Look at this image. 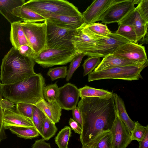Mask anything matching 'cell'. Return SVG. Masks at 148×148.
I'll use <instances>...</instances> for the list:
<instances>
[{"mask_svg":"<svg viewBox=\"0 0 148 148\" xmlns=\"http://www.w3.org/2000/svg\"><path fill=\"white\" fill-rule=\"evenodd\" d=\"M77 107L82 117L79 140L84 148L101 132L110 131L116 111L113 95L109 98H81Z\"/></svg>","mask_w":148,"mask_h":148,"instance_id":"1","label":"cell"},{"mask_svg":"<svg viewBox=\"0 0 148 148\" xmlns=\"http://www.w3.org/2000/svg\"><path fill=\"white\" fill-rule=\"evenodd\" d=\"M45 86L42 74L36 73L14 83L2 84L3 97L15 104L23 102L34 105L44 99L43 90Z\"/></svg>","mask_w":148,"mask_h":148,"instance_id":"2","label":"cell"},{"mask_svg":"<svg viewBox=\"0 0 148 148\" xmlns=\"http://www.w3.org/2000/svg\"><path fill=\"white\" fill-rule=\"evenodd\" d=\"M35 64L32 59L12 47L2 60L0 78L2 84L14 83L36 74L34 70Z\"/></svg>","mask_w":148,"mask_h":148,"instance_id":"3","label":"cell"},{"mask_svg":"<svg viewBox=\"0 0 148 148\" xmlns=\"http://www.w3.org/2000/svg\"><path fill=\"white\" fill-rule=\"evenodd\" d=\"M23 5L41 15L50 14L70 16L82 15L77 7L66 0H31L25 2Z\"/></svg>","mask_w":148,"mask_h":148,"instance_id":"4","label":"cell"},{"mask_svg":"<svg viewBox=\"0 0 148 148\" xmlns=\"http://www.w3.org/2000/svg\"><path fill=\"white\" fill-rule=\"evenodd\" d=\"M148 60L142 63L93 71L88 75L89 82L105 79H118L127 81L138 80L143 78L140 73L148 66Z\"/></svg>","mask_w":148,"mask_h":148,"instance_id":"5","label":"cell"},{"mask_svg":"<svg viewBox=\"0 0 148 148\" xmlns=\"http://www.w3.org/2000/svg\"><path fill=\"white\" fill-rule=\"evenodd\" d=\"M100 37L89 30L84 24L75 30L71 41L77 53L92 56L98 45Z\"/></svg>","mask_w":148,"mask_h":148,"instance_id":"6","label":"cell"},{"mask_svg":"<svg viewBox=\"0 0 148 148\" xmlns=\"http://www.w3.org/2000/svg\"><path fill=\"white\" fill-rule=\"evenodd\" d=\"M80 54L75 49L45 48L36 56L34 60L42 67L46 68L66 64Z\"/></svg>","mask_w":148,"mask_h":148,"instance_id":"7","label":"cell"},{"mask_svg":"<svg viewBox=\"0 0 148 148\" xmlns=\"http://www.w3.org/2000/svg\"><path fill=\"white\" fill-rule=\"evenodd\" d=\"M45 48L75 49L71 40L75 30L59 27L48 19Z\"/></svg>","mask_w":148,"mask_h":148,"instance_id":"8","label":"cell"},{"mask_svg":"<svg viewBox=\"0 0 148 148\" xmlns=\"http://www.w3.org/2000/svg\"><path fill=\"white\" fill-rule=\"evenodd\" d=\"M21 25L30 47L38 55L46 47V20L43 23L23 22Z\"/></svg>","mask_w":148,"mask_h":148,"instance_id":"9","label":"cell"},{"mask_svg":"<svg viewBox=\"0 0 148 148\" xmlns=\"http://www.w3.org/2000/svg\"><path fill=\"white\" fill-rule=\"evenodd\" d=\"M139 0H120L112 5L99 18L105 24L118 23L126 16L135 7Z\"/></svg>","mask_w":148,"mask_h":148,"instance_id":"10","label":"cell"},{"mask_svg":"<svg viewBox=\"0 0 148 148\" xmlns=\"http://www.w3.org/2000/svg\"><path fill=\"white\" fill-rule=\"evenodd\" d=\"M111 54L136 62L148 60L145 47L130 42L120 46Z\"/></svg>","mask_w":148,"mask_h":148,"instance_id":"11","label":"cell"},{"mask_svg":"<svg viewBox=\"0 0 148 148\" xmlns=\"http://www.w3.org/2000/svg\"><path fill=\"white\" fill-rule=\"evenodd\" d=\"M79 97V89L74 84L67 83L59 88L56 102L62 109L72 110L76 106Z\"/></svg>","mask_w":148,"mask_h":148,"instance_id":"12","label":"cell"},{"mask_svg":"<svg viewBox=\"0 0 148 148\" xmlns=\"http://www.w3.org/2000/svg\"><path fill=\"white\" fill-rule=\"evenodd\" d=\"M110 132L113 148H126L132 141L130 132L120 119L117 112Z\"/></svg>","mask_w":148,"mask_h":148,"instance_id":"13","label":"cell"},{"mask_svg":"<svg viewBox=\"0 0 148 148\" xmlns=\"http://www.w3.org/2000/svg\"><path fill=\"white\" fill-rule=\"evenodd\" d=\"M129 42L114 33L112 32L107 36H101L100 42L93 56L104 58L112 54L118 47Z\"/></svg>","mask_w":148,"mask_h":148,"instance_id":"14","label":"cell"},{"mask_svg":"<svg viewBox=\"0 0 148 148\" xmlns=\"http://www.w3.org/2000/svg\"><path fill=\"white\" fill-rule=\"evenodd\" d=\"M120 0H95L82 13L84 23L86 25L95 23L112 5Z\"/></svg>","mask_w":148,"mask_h":148,"instance_id":"15","label":"cell"},{"mask_svg":"<svg viewBox=\"0 0 148 148\" xmlns=\"http://www.w3.org/2000/svg\"><path fill=\"white\" fill-rule=\"evenodd\" d=\"M118 23V25L124 24L132 27L136 33L138 41L147 33L148 23L142 18L135 7Z\"/></svg>","mask_w":148,"mask_h":148,"instance_id":"16","label":"cell"},{"mask_svg":"<svg viewBox=\"0 0 148 148\" xmlns=\"http://www.w3.org/2000/svg\"><path fill=\"white\" fill-rule=\"evenodd\" d=\"M3 124L5 130L9 129L11 127L35 128L32 121L19 114L15 108L3 111Z\"/></svg>","mask_w":148,"mask_h":148,"instance_id":"17","label":"cell"},{"mask_svg":"<svg viewBox=\"0 0 148 148\" xmlns=\"http://www.w3.org/2000/svg\"><path fill=\"white\" fill-rule=\"evenodd\" d=\"M41 16L56 25L65 28L75 30L84 24L82 15L70 16L50 14Z\"/></svg>","mask_w":148,"mask_h":148,"instance_id":"18","label":"cell"},{"mask_svg":"<svg viewBox=\"0 0 148 148\" xmlns=\"http://www.w3.org/2000/svg\"><path fill=\"white\" fill-rule=\"evenodd\" d=\"M55 123L58 122L62 115V109L57 102H48L43 99L34 105Z\"/></svg>","mask_w":148,"mask_h":148,"instance_id":"19","label":"cell"},{"mask_svg":"<svg viewBox=\"0 0 148 148\" xmlns=\"http://www.w3.org/2000/svg\"><path fill=\"white\" fill-rule=\"evenodd\" d=\"M25 0H0V13L10 24L18 22L23 21L21 18L13 14L15 8L23 5Z\"/></svg>","mask_w":148,"mask_h":148,"instance_id":"20","label":"cell"},{"mask_svg":"<svg viewBox=\"0 0 148 148\" xmlns=\"http://www.w3.org/2000/svg\"><path fill=\"white\" fill-rule=\"evenodd\" d=\"M145 62L140 63L134 62L110 54L103 58L94 71H100L117 67L138 64Z\"/></svg>","mask_w":148,"mask_h":148,"instance_id":"21","label":"cell"},{"mask_svg":"<svg viewBox=\"0 0 148 148\" xmlns=\"http://www.w3.org/2000/svg\"><path fill=\"white\" fill-rule=\"evenodd\" d=\"M21 22H16L11 24L10 40L13 47L17 49L23 45L29 46L21 27Z\"/></svg>","mask_w":148,"mask_h":148,"instance_id":"22","label":"cell"},{"mask_svg":"<svg viewBox=\"0 0 148 148\" xmlns=\"http://www.w3.org/2000/svg\"><path fill=\"white\" fill-rule=\"evenodd\" d=\"M13 14L22 19L24 22H44L46 19L40 14L23 5L15 8Z\"/></svg>","mask_w":148,"mask_h":148,"instance_id":"23","label":"cell"},{"mask_svg":"<svg viewBox=\"0 0 148 148\" xmlns=\"http://www.w3.org/2000/svg\"><path fill=\"white\" fill-rule=\"evenodd\" d=\"M113 97L116 109L119 117L131 132L134 127L135 122L128 116L122 99L115 93H113Z\"/></svg>","mask_w":148,"mask_h":148,"instance_id":"24","label":"cell"},{"mask_svg":"<svg viewBox=\"0 0 148 148\" xmlns=\"http://www.w3.org/2000/svg\"><path fill=\"white\" fill-rule=\"evenodd\" d=\"M84 148H113L111 132H101Z\"/></svg>","mask_w":148,"mask_h":148,"instance_id":"25","label":"cell"},{"mask_svg":"<svg viewBox=\"0 0 148 148\" xmlns=\"http://www.w3.org/2000/svg\"><path fill=\"white\" fill-rule=\"evenodd\" d=\"M79 97L81 98L87 97L109 98L113 96V93L107 90L94 88L85 85L79 89Z\"/></svg>","mask_w":148,"mask_h":148,"instance_id":"26","label":"cell"},{"mask_svg":"<svg viewBox=\"0 0 148 148\" xmlns=\"http://www.w3.org/2000/svg\"><path fill=\"white\" fill-rule=\"evenodd\" d=\"M9 129L18 137L25 139H32L40 135L35 128L24 127H11Z\"/></svg>","mask_w":148,"mask_h":148,"instance_id":"27","label":"cell"},{"mask_svg":"<svg viewBox=\"0 0 148 148\" xmlns=\"http://www.w3.org/2000/svg\"><path fill=\"white\" fill-rule=\"evenodd\" d=\"M119 25L118 28L115 33L125 38L130 42L137 43L138 41L137 35L132 27L124 24Z\"/></svg>","mask_w":148,"mask_h":148,"instance_id":"28","label":"cell"},{"mask_svg":"<svg viewBox=\"0 0 148 148\" xmlns=\"http://www.w3.org/2000/svg\"><path fill=\"white\" fill-rule=\"evenodd\" d=\"M46 116L41 111L34 105L32 121L35 129L42 137V128Z\"/></svg>","mask_w":148,"mask_h":148,"instance_id":"29","label":"cell"},{"mask_svg":"<svg viewBox=\"0 0 148 148\" xmlns=\"http://www.w3.org/2000/svg\"><path fill=\"white\" fill-rule=\"evenodd\" d=\"M71 132V127L65 126L57 134L55 141L59 148H68V144Z\"/></svg>","mask_w":148,"mask_h":148,"instance_id":"30","label":"cell"},{"mask_svg":"<svg viewBox=\"0 0 148 148\" xmlns=\"http://www.w3.org/2000/svg\"><path fill=\"white\" fill-rule=\"evenodd\" d=\"M57 130L55 123L46 116L42 128V138L45 140H49L55 135Z\"/></svg>","mask_w":148,"mask_h":148,"instance_id":"31","label":"cell"},{"mask_svg":"<svg viewBox=\"0 0 148 148\" xmlns=\"http://www.w3.org/2000/svg\"><path fill=\"white\" fill-rule=\"evenodd\" d=\"M58 90L57 82L53 84L45 86L43 90L44 99L48 102L56 101Z\"/></svg>","mask_w":148,"mask_h":148,"instance_id":"32","label":"cell"},{"mask_svg":"<svg viewBox=\"0 0 148 148\" xmlns=\"http://www.w3.org/2000/svg\"><path fill=\"white\" fill-rule=\"evenodd\" d=\"M100 62V57L98 56H89L86 59L82 65L84 69L83 76L91 73Z\"/></svg>","mask_w":148,"mask_h":148,"instance_id":"33","label":"cell"},{"mask_svg":"<svg viewBox=\"0 0 148 148\" xmlns=\"http://www.w3.org/2000/svg\"><path fill=\"white\" fill-rule=\"evenodd\" d=\"M85 25L87 28L90 31L100 36H107L112 33L106 24L98 23Z\"/></svg>","mask_w":148,"mask_h":148,"instance_id":"34","label":"cell"},{"mask_svg":"<svg viewBox=\"0 0 148 148\" xmlns=\"http://www.w3.org/2000/svg\"><path fill=\"white\" fill-rule=\"evenodd\" d=\"M67 66L50 68L47 72V75L50 77L52 81L58 79L64 78L67 75Z\"/></svg>","mask_w":148,"mask_h":148,"instance_id":"35","label":"cell"},{"mask_svg":"<svg viewBox=\"0 0 148 148\" xmlns=\"http://www.w3.org/2000/svg\"><path fill=\"white\" fill-rule=\"evenodd\" d=\"M15 106L16 110L18 112L32 121V114L34 106V105L20 102L16 103Z\"/></svg>","mask_w":148,"mask_h":148,"instance_id":"36","label":"cell"},{"mask_svg":"<svg viewBox=\"0 0 148 148\" xmlns=\"http://www.w3.org/2000/svg\"><path fill=\"white\" fill-rule=\"evenodd\" d=\"M84 56V55L82 53L79 54L71 61L68 70H67L66 77V81H69L71 79L75 71L79 66Z\"/></svg>","mask_w":148,"mask_h":148,"instance_id":"37","label":"cell"},{"mask_svg":"<svg viewBox=\"0 0 148 148\" xmlns=\"http://www.w3.org/2000/svg\"><path fill=\"white\" fill-rule=\"evenodd\" d=\"M135 122L134 127L131 131V137L132 141L136 140L139 142L142 139L146 130L148 127V125L144 126L140 124L138 121Z\"/></svg>","mask_w":148,"mask_h":148,"instance_id":"38","label":"cell"},{"mask_svg":"<svg viewBox=\"0 0 148 148\" xmlns=\"http://www.w3.org/2000/svg\"><path fill=\"white\" fill-rule=\"evenodd\" d=\"M135 7L142 18L148 23V0H139Z\"/></svg>","mask_w":148,"mask_h":148,"instance_id":"39","label":"cell"},{"mask_svg":"<svg viewBox=\"0 0 148 148\" xmlns=\"http://www.w3.org/2000/svg\"><path fill=\"white\" fill-rule=\"evenodd\" d=\"M2 84L0 82V141L6 138L5 129L3 124V111L1 108V102L3 97Z\"/></svg>","mask_w":148,"mask_h":148,"instance_id":"40","label":"cell"},{"mask_svg":"<svg viewBox=\"0 0 148 148\" xmlns=\"http://www.w3.org/2000/svg\"><path fill=\"white\" fill-rule=\"evenodd\" d=\"M18 50L23 55L31 58L33 60L37 55L31 47L27 45H23Z\"/></svg>","mask_w":148,"mask_h":148,"instance_id":"41","label":"cell"},{"mask_svg":"<svg viewBox=\"0 0 148 148\" xmlns=\"http://www.w3.org/2000/svg\"><path fill=\"white\" fill-rule=\"evenodd\" d=\"M15 104L6 98L2 99L1 102V108L3 111L15 108Z\"/></svg>","mask_w":148,"mask_h":148,"instance_id":"42","label":"cell"},{"mask_svg":"<svg viewBox=\"0 0 148 148\" xmlns=\"http://www.w3.org/2000/svg\"><path fill=\"white\" fill-rule=\"evenodd\" d=\"M32 148H51L50 144L46 142L43 138L35 141L32 145Z\"/></svg>","mask_w":148,"mask_h":148,"instance_id":"43","label":"cell"},{"mask_svg":"<svg viewBox=\"0 0 148 148\" xmlns=\"http://www.w3.org/2000/svg\"><path fill=\"white\" fill-rule=\"evenodd\" d=\"M69 124L75 133L80 135L82 132V129L81 125L77 122L71 118L69 121Z\"/></svg>","mask_w":148,"mask_h":148,"instance_id":"44","label":"cell"},{"mask_svg":"<svg viewBox=\"0 0 148 148\" xmlns=\"http://www.w3.org/2000/svg\"><path fill=\"white\" fill-rule=\"evenodd\" d=\"M73 119L78 123L81 127L82 123L81 113L77 107L76 106L72 110Z\"/></svg>","mask_w":148,"mask_h":148,"instance_id":"45","label":"cell"},{"mask_svg":"<svg viewBox=\"0 0 148 148\" xmlns=\"http://www.w3.org/2000/svg\"><path fill=\"white\" fill-rule=\"evenodd\" d=\"M138 148H148V127L147 128L142 140L139 142Z\"/></svg>","mask_w":148,"mask_h":148,"instance_id":"46","label":"cell"}]
</instances>
